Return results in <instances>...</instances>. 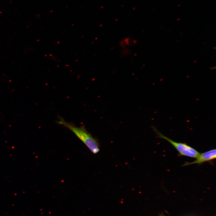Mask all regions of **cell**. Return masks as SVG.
Wrapping results in <instances>:
<instances>
[{
    "label": "cell",
    "mask_w": 216,
    "mask_h": 216,
    "mask_svg": "<svg viewBox=\"0 0 216 216\" xmlns=\"http://www.w3.org/2000/svg\"><path fill=\"white\" fill-rule=\"evenodd\" d=\"M57 123L68 128L81 140L94 154L98 153L100 150V146L97 140L88 132L84 126L78 127L65 121L59 117Z\"/></svg>",
    "instance_id": "6da1fadb"
},
{
    "label": "cell",
    "mask_w": 216,
    "mask_h": 216,
    "mask_svg": "<svg viewBox=\"0 0 216 216\" xmlns=\"http://www.w3.org/2000/svg\"><path fill=\"white\" fill-rule=\"evenodd\" d=\"M151 127L157 135V137L169 142L178 152L180 155L196 158L200 154V153L186 143L175 142L164 135L154 126H152Z\"/></svg>",
    "instance_id": "7a4b0ae2"
},
{
    "label": "cell",
    "mask_w": 216,
    "mask_h": 216,
    "mask_svg": "<svg viewBox=\"0 0 216 216\" xmlns=\"http://www.w3.org/2000/svg\"><path fill=\"white\" fill-rule=\"evenodd\" d=\"M216 157V149H212L200 153L195 160L191 162H186L182 166H184L194 164H200L204 162L212 160L215 159Z\"/></svg>",
    "instance_id": "3957f363"
}]
</instances>
